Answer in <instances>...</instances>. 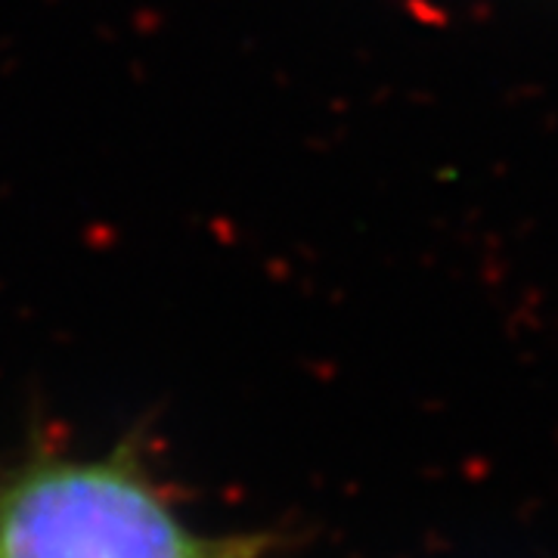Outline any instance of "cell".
Here are the masks:
<instances>
[{
  "label": "cell",
  "mask_w": 558,
  "mask_h": 558,
  "mask_svg": "<svg viewBox=\"0 0 558 558\" xmlns=\"http://www.w3.org/2000/svg\"><path fill=\"white\" fill-rule=\"evenodd\" d=\"M270 546L186 524L131 453L44 457L0 475V558H264Z\"/></svg>",
  "instance_id": "1"
}]
</instances>
